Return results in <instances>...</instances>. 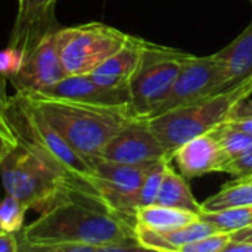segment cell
<instances>
[{
	"mask_svg": "<svg viewBox=\"0 0 252 252\" xmlns=\"http://www.w3.org/2000/svg\"><path fill=\"white\" fill-rule=\"evenodd\" d=\"M224 252H252V242L248 241H230Z\"/></svg>",
	"mask_w": 252,
	"mask_h": 252,
	"instance_id": "obj_28",
	"label": "cell"
},
{
	"mask_svg": "<svg viewBox=\"0 0 252 252\" xmlns=\"http://www.w3.org/2000/svg\"><path fill=\"white\" fill-rule=\"evenodd\" d=\"M171 161L176 162L182 176L186 179H195L210 173L223 171L227 158L217 139L211 133H207L177 148L171 155Z\"/></svg>",
	"mask_w": 252,
	"mask_h": 252,
	"instance_id": "obj_13",
	"label": "cell"
},
{
	"mask_svg": "<svg viewBox=\"0 0 252 252\" xmlns=\"http://www.w3.org/2000/svg\"><path fill=\"white\" fill-rule=\"evenodd\" d=\"M232 235V239L233 241H248V242H252V224L248 226V227H244V229H239Z\"/></svg>",
	"mask_w": 252,
	"mask_h": 252,
	"instance_id": "obj_29",
	"label": "cell"
},
{
	"mask_svg": "<svg viewBox=\"0 0 252 252\" xmlns=\"http://www.w3.org/2000/svg\"><path fill=\"white\" fill-rule=\"evenodd\" d=\"M202 220L211 223L219 232L233 233L239 229L252 224V205L235 207L214 213H202L199 216Z\"/></svg>",
	"mask_w": 252,
	"mask_h": 252,
	"instance_id": "obj_20",
	"label": "cell"
},
{
	"mask_svg": "<svg viewBox=\"0 0 252 252\" xmlns=\"http://www.w3.org/2000/svg\"><path fill=\"white\" fill-rule=\"evenodd\" d=\"M155 204L190 211L198 216L202 214L201 202H198L193 196L189 183L186 182V177L182 176L177 170H174V167L171 165V159H168L165 164L162 183Z\"/></svg>",
	"mask_w": 252,
	"mask_h": 252,
	"instance_id": "obj_16",
	"label": "cell"
},
{
	"mask_svg": "<svg viewBox=\"0 0 252 252\" xmlns=\"http://www.w3.org/2000/svg\"><path fill=\"white\" fill-rule=\"evenodd\" d=\"M198 219L199 216L190 211L158 204L145 205L136 210V224L145 226L157 232H171Z\"/></svg>",
	"mask_w": 252,
	"mask_h": 252,
	"instance_id": "obj_17",
	"label": "cell"
},
{
	"mask_svg": "<svg viewBox=\"0 0 252 252\" xmlns=\"http://www.w3.org/2000/svg\"><path fill=\"white\" fill-rule=\"evenodd\" d=\"M250 1H251V3H252V0H250Z\"/></svg>",
	"mask_w": 252,
	"mask_h": 252,
	"instance_id": "obj_32",
	"label": "cell"
},
{
	"mask_svg": "<svg viewBox=\"0 0 252 252\" xmlns=\"http://www.w3.org/2000/svg\"><path fill=\"white\" fill-rule=\"evenodd\" d=\"M37 94L102 106H130L128 87H106L94 81L90 75H66Z\"/></svg>",
	"mask_w": 252,
	"mask_h": 252,
	"instance_id": "obj_12",
	"label": "cell"
},
{
	"mask_svg": "<svg viewBox=\"0 0 252 252\" xmlns=\"http://www.w3.org/2000/svg\"><path fill=\"white\" fill-rule=\"evenodd\" d=\"M146 40L128 35L127 41L111 55L100 66H97L90 77L106 87H128V83L139 66Z\"/></svg>",
	"mask_w": 252,
	"mask_h": 252,
	"instance_id": "obj_14",
	"label": "cell"
},
{
	"mask_svg": "<svg viewBox=\"0 0 252 252\" xmlns=\"http://www.w3.org/2000/svg\"><path fill=\"white\" fill-rule=\"evenodd\" d=\"M251 94L252 83L248 81L236 89L155 115L149 118V124L171 158L173 152L183 143L226 123L235 105Z\"/></svg>",
	"mask_w": 252,
	"mask_h": 252,
	"instance_id": "obj_4",
	"label": "cell"
},
{
	"mask_svg": "<svg viewBox=\"0 0 252 252\" xmlns=\"http://www.w3.org/2000/svg\"><path fill=\"white\" fill-rule=\"evenodd\" d=\"M128 38V34L102 22L61 27L56 46L66 75H90Z\"/></svg>",
	"mask_w": 252,
	"mask_h": 252,
	"instance_id": "obj_6",
	"label": "cell"
},
{
	"mask_svg": "<svg viewBox=\"0 0 252 252\" xmlns=\"http://www.w3.org/2000/svg\"><path fill=\"white\" fill-rule=\"evenodd\" d=\"M230 124H233L235 127L244 130L245 133L252 134V118H242V120H232L229 121Z\"/></svg>",
	"mask_w": 252,
	"mask_h": 252,
	"instance_id": "obj_31",
	"label": "cell"
},
{
	"mask_svg": "<svg viewBox=\"0 0 252 252\" xmlns=\"http://www.w3.org/2000/svg\"><path fill=\"white\" fill-rule=\"evenodd\" d=\"M58 30L46 34L32 49H30L21 58L18 68L7 75V80L16 93H41L66 77L56 46Z\"/></svg>",
	"mask_w": 252,
	"mask_h": 252,
	"instance_id": "obj_9",
	"label": "cell"
},
{
	"mask_svg": "<svg viewBox=\"0 0 252 252\" xmlns=\"http://www.w3.org/2000/svg\"><path fill=\"white\" fill-rule=\"evenodd\" d=\"M58 0H18V13L9 35L7 47L21 58L32 49L46 34L58 30Z\"/></svg>",
	"mask_w": 252,
	"mask_h": 252,
	"instance_id": "obj_11",
	"label": "cell"
},
{
	"mask_svg": "<svg viewBox=\"0 0 252 252\" xmlns=\"http://www.w3.org/2000/svg\"><path fill=\"white\" fill-rule=\"evenodd\" d=\"M251 83H252V78H251Z\"/></svg>",
	"mask_w": 252,
	"mask_h": 252,
	"instance_id": "obj_33",
	"label": "cell"
},
{
	"mask_svg": "<svg viewBox=\"0 0 252 252\" xmlns=\"http://www.w3.org/2000/svg\"><path fill=\"white\" fill-rule=\"evenodd\" d=\"M3 114L18 140L34 146L44 154H49L63 167L78 176L92 174L89 161L83 158L49 123H46L28 105L24 96L15 93V96L9 97Z\"/></svg>",
	"mask_w": 252,
	"mask_h": 252,
	"instance_id": "obj_7",
	"label": "cell"
},
{
	"mask_svg": "<svg viewBox=\"0 0 252 252\" xmlns=\"http://www.w3.org/2000/svg\"><path fill=\"white\" fill-rule=\"evenodd\" d=\"M186 52L146 43L142 59L130 83V112L149 120L167 99L179 75Z\"/></svg>",
	"mask_w": 252,
	"mask_h": 252,
	"instance_id": "obj_5",
	"label": "cell"
},
{
	"mask_svg": "<svg viewBox=\"0 0 252 252\" xmlns=\"http://www.w3.org/2000/svg\"><path fill=\"white\" fill-rule=\"evenodd\" d=\"M202 213H214L235 207L252 205V179H236L224 185L217 193L201 202Z\"/></svg>",
	"mask_w": 252,
	"mask_h": 252,
	"instance_id": "obj_18",
	"label": "cell"
},
{
	"mask_svg": "<svg viewBox=\"0 0 252 252\" xmlns=\"http://www.w3.org/2000/svg\"><path fill=\"white\" fill-rule=\"evenodd\" d=\"M210 133L217 139L227 161L242 155L247 149H250L252 146V134H248L244 130L235 127L229 121L217 126Z\"/></svg>",
	"mask_w": 252,
	"mask_h": 252,
	"instance_id": "obj_19",
	"label": "cell"
},
{
	"mask_svg": "<svg viewBox=\"0 0 252 252\" xmlns=\"http://www.w3.org/2000/svg\"><path fill=\"white\" fill-rule=\"evenodd\" d=\"M18 146V137L13 133L7 118L0 111V164Z\"/></svg>",
	"mask_w": 252,
	"mask_h": 252,
	"instance_id": "obj_25",
	"label": "cell"
},
{
	"mask_svg": "<svg viewBox=\"0 0 252 252\" xmlns=\"http://www.w3.org/2000/svg\"><path fill=\"white\" fill-rule=\"evenodd\" d=\"M27 211L28 208L22 201L6 193V196L0 199V230L18 235L24 229Z\"/></svg>",
	"mask_w": 252,
	"mask_h": 252,
	"instance_id": "obj_21",
	"label": "cell"
},
{
	"mask_svg": "<svg viewBox=\"0 0 252 252\" xmlns=\"http://www.w3.org/2000/svg\"><path fill=\"white\" fill-rule=\"evenodd\" d=\"M224 72L223 92L236 89L252 78V22L224 49L213 55Z\"/></svg>",
	"mask_w": 252,
	"mask_h": 252,
	"instance_id": "obj_15",
	"label": "cell"
},
{
	"mask_svg": "<svg viewBox=\"0 0 252 252\" xmlns=\"http://www.w3.org/2000/svg\"><path fill=\"white\" fill-rule=\"evenodd\" d=\"M223 87L224 72L213 55L193 56L186 53L171 92L152 117L221 93Z\"/></svg>",
	"mask_w": 252,
	"mask_h": 252,
	"instance_id": "obj_8",
	"label": "cell"
},
{
	"mask_svg": "<svg viewBox=\"0 0 252 252\" xmlns=\"http://www.w3.org/2000/svg\"><path fill=\"white\" fill-rule=\"evenodd\" d=\"M251 179H252V177H251Z\"/></svg>",
	"mask_w": 252,
	"mask_h": 252,
	"instance_id": "obj_34",
	"label": "cell"
},
{
	"mask_svg": "<svg viewBox=\"0 0 252 252\" xmlns=\"http://www.w3.org/2000/svg\"><path fill=\"white\" fill-rule=\"evenodd\" d=\"M171 158H162L159 161H157L155 164L151 165V168L148 170L142 186L137 192V198H136V204L137 208L145 207V205H151L155 204L161 183H162V177H164V170H165V164L167 161Z\"/></svg>",
	"mask_w": 252,
	"mask_h": 252,
	"instance_id": "obj_22",
	"label": "cell"
},
{
	"mask_svg": "<svg viewBox=\"0 0 252 252\" xmlns=\"http://www.w3.org/2000/svg\"><path fill=\"white\" fill-rule=\"evenodd\" d=\"M0 252H19V239L16 233L0 230Z\"/></svg>",
	"mask_w": 252,
	"mask_h": 252,
	"instance_id": "obj_27",
	"label": "cell"
},
{
	"mask_svg": "<svg viewBox=\"0 0 252 252\" xmlns=\"http://www.w3.org/2000/svg\"><path fill=\"white\" fill-rule=\"evenodd\" d=\"M6 77L0 72V111L3 112V109L6 108L7 105V100H9V96L6 93Z\"/></svg>",
	"mask_w": 252,
	"mask_h": 252,
	"instance_id": "obj_30",
	"label": "cell"
},
{
	"mask_svg": "<svg viewBox=\"0 0 252 252\" xmlns=\"http://www.w3.org/2000/svg\"><path fill=\"white\" fill-rule=\"evenodd\" d=\"M21 96L87 161L102 157L106 143L134 118L130 106H102L37 93Z\"/></svg>",
	"mask_w": 252,
	"mask_h": 252,
	"instance_id": "obj_2",
	"label": "cell"
},
{
	"mask_svg": "<svg viewBox=\"0 0 252 252\" xmlns=\"http://www.w3.org/2000/svg\"><path fill=\"white\" fill-rule=\"evenodd\" d=\"M232 241V235L227 232H216L204 236L195 242L185 245L180 252H224L227 244Z\"/></svg>",
	"mask_w": 252,
	"mask_h": 252,
	"instance_id": "obj_23",
	"label": "cell"
},
{
	"mask_svg": "<svg viewBox=\"0 0 252 252\" xmlns=\"http://www.w3.org/2000/svg\"><path fill=\"white\" fill-rule=\"evenodd\" d=\"M75 176L58 159L18 140V146L0 164L1 186L28 210L41 213Z\"/></svg>",
	"mask_w": 252,
	"mask_h": 252,
	"instance_id": "obj_3",
	"label": "cell"
},
{
	"mask_svg": "<svg viewBox=\"0 0 252 252\" xmlns=\"http://www.w3.org/2000/svg\"><path fill=\"white\" fill-rule=\"evenodd\" d=\"M102 158L126 164H146L170 157L151 128L149 120L131 118L106 143Z\"/></svg>",
	"mask_w": 252,
	"mask_h": 252,
	"instance_id": "obj_10",
	"label": "cell"
},
{
	"mask_svg": "<svg viewBox=\"0 0 252 252\" xmlns=\"http://www.w3.org/2000/svg\"><path fill=\"white\" fill-rule=\"evenodd\" d=\"M251 96H248V97L242 99L239 103H236V105H235V108L232 109L230 117H229V120H227V121H232V120H242V118H252Z\"/></svg>",
	"mask_w": 252,
	"mask_h": 252,
	"instance_id": "obj_26",
	"label": "cell"
},
{
	"mask_svg": "<svg viewBox=\"0 0 252 252\" xmlns=\"http://www.w3.org/2000/svg\"><path fill=\"white\" fill-rule=\"evenodd\" d=\"M19 252H37L40 247L62 242H84L100 252L142 250L134 223L97 193L84 176L75 174L31 224L18 233Z\"/></svg>",
	"mask_w": 252,
	"mask_h": 252,
	"instance_id": "obj_1",
	"label": "cell"
},
{
	"mask_svg": "<svg viewBox=\"0 0 252 252\" xmlns=\"http://www.w3.org/2000/svg\"><path fill=\"white\" fill-rule=\"evenodd\" d=\"M224 173L235 176L236 179H251L252 177V146L247 149L242 155L229 159L224 167Z\"/></svg>",
	"mask_w": 252,
	"mask_h": 252,
	"instance_id": "obj_24",
	"label": "cell"
}]
</instances>
